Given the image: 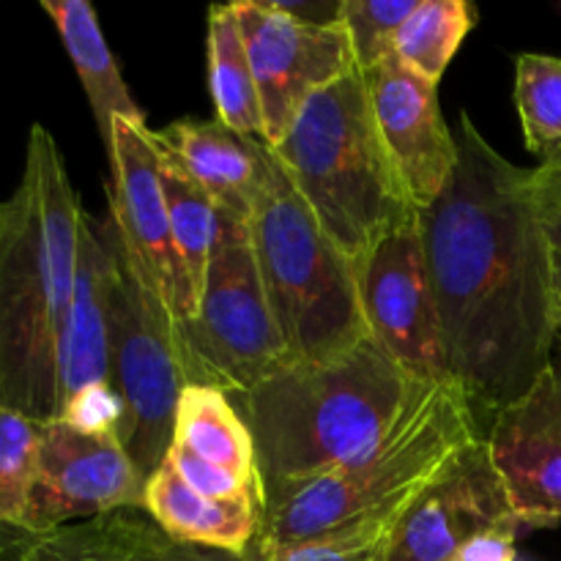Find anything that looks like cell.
Segmentation results:
<instances>
[{
    "instance_id": "1",
    "label": "cell",
    "mask_w": 561,
    "mask_h": 561,
    "mask_svg": "<svg viewBox=\"0 0 561 561\" xmlns=\"http://www.w3.org/2000/svg\"><path fill=\"white\" fill-rule=\"evenodd\" d=\"M458 168L420 211L449 378L480 422L524 398L557 351V296L535 203L518 168L460 115Z\"/></svg>"
},
{
    "instance_id": "2",
    "label": "cell",
    "mask_w": 561,
    "mask_h": 561,
    "mask_svg": "<svg viewBox=\"0 0 561 561\" xmlns=\"http://www.w3.org/2000/svg\"><path fill=\"white\" fill-rule=\"evenodd\" d=\"M82 211L58 142L33 124L20 184L0 203V411L33 422L60 414Z\"/></svg>"
},
{
    "instance_id": "3",
    "label": "cell",
    "mask_w": 561,
    "mask_h": 561,
    "mask_svg": "<svg viewBox=\"0 0 561 561\" xmlns=\"http://www.w3.org/2000/svg\"><path fill=\"white\" fill-rule=\"evenodd\" d=\"M425 387L367 337L340 359L288 362L230 400L252 433L263 493H272L376 449Z\"/></svg>"
},
{
    "instance_id": "4",
    "label": "cell",
    "mask_w": 561,
    "mask_h": 561,
    "mask_svg": "<svg viewBox=\"0 0 561 561\" xmlns=\"http://www.w3.org/2000/svg\"><path fill=\"white\" fill-rule=\"evenodd\" d=\"M474 438L480 422L455 383H431L370 453L316 480L263 493L252 546L285 548L394 529L405 510Z\"/></svg>"
},
{
    "instance_id": "5",
    "label": "cell",
    "mask_w": 561,
    "mask_h": 561,
    "mask_svg": "<svg viewBox=\"0 0 561 561\" xmlns=\"http://www.w3.org/2000/svg\"><path fill=\"white\" fill-rule=\"evenodd\" d=\"M272 153L354 272L387 230L416 211L378 135L359 69L316 93Z\"/></svg>"
},
{
    "instance_id": "6",
    "label": "cell",
    "mask_w": 561,
    "mask_h": 561,
    "mask_svg": "<svg viewBox=\"0 0 561 561\" xmlns=\"http://www.w3.org/2000/svg\"><path fill=\"white\" fill-rule=\"evenodd\" d=\"M261 162L250 233L272 316L294 362L340 359L370 337L356 272L266 142Z\"/></svg>"
},
{
    "instance_id": "7",
    "label": "cell",
    "mask_w": 561,
    "mask_h": 561,
    "mask_svg": "<svg viewBox=\"0 0 561 561\" xmlns=\"http://www.w3.org/2000/svg\"><path fill=\"white\" fill-rule=\"evenodd\" d=\"M104 228L113 252L107 337L110 389L118 398L121 409L115 436L131 463L148 480L168 458L175 409L186 387L179 332L159 296L131 263L113 219H104Z\"/></svg>"
},
{
    "instance_id": "8",
    "label": "cell",
    "mask_w": 561,
    "mask_h": 561,
    "mask_svg": "<svg viewBox=\"0 0 561 561\" xmlns=\"http://www.w3.org/2000/svg\"><path fill=\"white\" fill-rule=\"evenodd\" d=\"M186 387L247 392L290 359L268 307L252 250L250 219L219 208V233L208 261L197 316L179 332Z\"/></svg>"
},
{
    "instance_id": "9",
    "label": "cell",
    "mask_w": 561,
    "mask_h": 561,
    "mask_svg": "<svg viewBox=\"0 0 561 561\" xmlns=\"http://www.w3.org/2000/svg\"><path fill=\"white\" fill-rule=\"evenodd\" d=\"M356 285L370 337L420 383H453L422 247L420 211L387 230L356 268Z\"/></svg>"
},
{
    "instance_id": "10",
    "label": "cell",
    "mask_w": 561,
    "mask_h": 561,
    "mask_svg": "<svg viewBox=\"0 0 561 561\" xmlns=\"http://www.w3.org/2000/svg\"><path fill=\"white\" fill-rule=\"evenodd\" d=\"M233 9L261 99L263 140L274 148L316 93L356 71L354 47L340 22L307 25L268 0H241Z\"/></svg>"
},
{
    "instance_id": "11",
    "label": "cell",
    "mask_w": 561,
    "mask_h": 561,
    "mask_svg": "<svg viewBox=\"0 0 561 561\" xmlns=\"http://www.w3.org/2000/svg\"><path fill=\"white\" fill-rule=\"evenodd\" d=\"M146 482L115 433L82 431L66 420L42 422L22 529L47 535L77 520L142 507Z\"/></svg>"
},
{
    "instance_id": "12",
    "label": "cell",
    "mask_w": 561,
    "mask_h": 561,
    "mask_svg": "<svg viewBox=\"0 0 561 561\" xmlns=\"http://www.w3.org/2000/svg\"><path fill=\"white\" fill-rule=\"evenodd\" d=\"M107 153L113 164L110 219L137 272L146 277L164 310L170 312L175 332H181L195 321L201 296L175 247L162 179H159V157L148 137V126L115 118Z\"/></svg>"
},
{
    "instance_id": "13",
    "label": "cell",
    "mask_w": 561,
    "mask_h": 561,
    "mask_svg": "<svg viewBox=\"0 0 561 561\" xmlns=\"http://www.w3.org/2000/svg\"><path fill=\"white\" fill-rule=\"evenodd\" d=\"M513 520L518 515L493 466L491 447L485 438H474L405 510L389 540L387 561H453L471 537Z\"/></svg>"
},
{
    "instance_id": "14",
    "label": "cell",
    "mask_w": 561,
    "mask_h": 561,
    "mask_svg": "<svg viewBox=\"0 0 561 561\" xmlns=\"http://www.w3.org/2000/svg\"><path fill=\"white\" fill-rule=\"evenodd\" d=\"M365 75L378 135L416 211L431 206L458 168V140L438 107L436 82L387 55Z\"/></svg>"
},
{
    "instance_id": "15",
    "label": "cell",
    "mask_w": 561,
    "mask_h": 561,
    "mask_svg": "<svg viewBox=\"0 0 561 561\" xmlns=\"http://www.w3.org/2000/svg\"><path fill=\"white\" fill-rule=\"evenodd\" d=\"M485 442L524 529L561 524V356L502 411Z\"/></svg>"
},
{
    "instance_id": "16",
    "label": "cell",
    "mask_w": 561,
    "mask_h": 561,
    "mask_svg": "<svg viewBox=\"0 0 561 561\" xmlns=\"http://www.w3.org/2000/svg\"><path fill=\"white\" fill-rule=\"evenodd\" d=\"M148 137L159 159L195 181L217 208L250 219L261 186L263 140L236 135L217 118L175 121L159 131L148 129Z\"/></svg>"
},
{
    "instance_id": "17",
    "label": "cell",
    "mask_w": 561,
    "mask_h": 561,
    "mask_svg": "<svg viewBox=\"0 0 561 561\" xmlns=\"http://www.w3.org/2000/svg\"><path fill=\"white\" fill-rule=\"evenodd\" d=\"M25 561H247L170 537L142 507L115 510L38 535Z\"/></svg>"
},
{
    "instance_id": "18",
    "label": "cell",
    "mask_w": 561,
    "mask_h": 561,
    "mask_svg": "<svg viewBox=\"0 0 561 561\" xmlns=\"http://www.w3.org/2000/svg\"><path fill=\"white\" fill-rule=\"evenodd\" d=\"M110 268H113V252H110L104 219L96 222L91 214L82 211L75 305H71L64 383H60V414H64L66 405L75 403L82 394L110 387Z\"/></svg>"
},
{
    "instance_id": "19",
    "label": "cell",
    "mask_w": 561,
    "mask_h": 561,
    "mask_svg": "<svg viewBox=\"0 0 561 561\" xmlns=\"http://www.w3.org/2000/svg\"><path fill=\"white\" fill-rule=\"evenodd\" d=\"M142 510L175 540L214 551L244 553L261 529L263 499L203 496L181 480L170 460H164L148 477Z\"/></svg>"
},
{
    "instance_id": "20",
    "label": "cell",
    "mask_w": 561,
    "mask_h": 561,
    "mask_svg": "<svg viewBox=\"0 0 561 561\" xmlns=\"http://www.w3.org/2000/svg\"><path fill=\"white\" fill-rule=\"evenodd\" d=\"M42 9L55 22V31L69 53L77 77H80L104 148H110V140H113L115 118L146 126V115L131 96L118 69V60L107 47V38L102 36L93 5L85 0H42Z\"/></svg>"
},
{
    "instance_id": "21",
    "label": "cell",
    "mask_w": 561,
    "mask_h": 561,
    "mask_svg": "<svg viewBox=\"0 0 561 561\" xmlns=\"http://www.w3.org/2000/svg\"><path fill=\"white\" fill-rule=\"evenodd\" d=\"M173 444L195 458L230 471L247 485H261L252 433L228 392L192 383L184 387L175 409Z\"/></svg>"
},
{
    "instance_id": "22",
    "label": "cell",
    "mask_w": 561,
    "mask_h": 561,
    "mask_svg": "<svg viewBox=\"0 0 561 561\" xmlns=\"http://www.w3.org/2000/svg\"><path fill=\"white\" fill-rule=\"evenodd\" d=\"M208 88L217 121L236 135L263 140V113L255 75L233 3L208 9ZM266 142V140H263Z\"/></svg>"
},
{
    "instance_id": "23",
    "label": "cell",
    "mask_w": 561,
    "mask_h": 561,
    "mask_svg": "<svg viewBox=\"0 0 561 561\" xmlns=\"http://www.w3.org/2000/svg\"><path fill=\"white\" fill-rule=\"evenodd\" d=\"M474 22L477 14L466 0H420L400 27L394 55L438 85Z\"/></svg>"
},
{
    "instance_id": "24",
    "label": "cell",
    "mask_w": 561,
    "mask_h": 561,
    "mask_svg": "<svg viewBox=\"0 0 561 561\" xmlns=\"http://www.w3.org/2000/svg\"><path fill=\"white\" fill-rule=\"evenodd\" d=\"M159 157V153H157ZM159 179H162L164 203H168L170 228L175 247L184 261L186 274L195 285L197 296L203 294L208 261H211L214 241L219 233V208L201 186L186 179L175 164L159 159Z\"/></svg>"
},
{
    "instance_id": "25",
    "label": "cell",
    "mask_w": 561,
    "mask_h": 561,
    "mask_svg": "<svg viewBox=\"0 0 561 561\" xmlns=\"http://www.w3.org/2000/svg\"><path fill=\"white\" fill-rule=\"evenodd\" d=\"M515 107L526 148L540 159L561 153V58L526 53L515 60Z\"/></svg>"
},
{
    "instance_id": "26",
    "label": "cell",
    "mask_w": 561,
    "mask_h": 561,
    "mask_svg": "<svg viewBox=\"0 0 561 561\" xmlns=\"http://www.w3.org/2000/svg\"><path fill=\"white\" fill-rule=\"evenodd\" d=\"M42 422L0 411V526H20L31 499Z\"/></svg>"
},
{
    "instance_id": "27",
    "label": "cell",
    "mask_w": 561,
    "mask_h": 561,
    "mask_svg": "<svg viewBox=\"0 0 561 561\" xmlns=\"http://www.w3.org/2000/svg\"><path fill=\"white\" fill-rule=\"evenodd\" d=\"M420 0H343L340 25L354 47L356 69L367 71L394 53L400 27Z\"/></svg>"
},
{
    "instance_id": "28",
    "label": "cell",
    "mask_w": 561,
    "mask_h": 561,
    "mask_svg": "<svg viewBox=\"0 0 561 561\" xmlns=\"http://www.w3.org/2000/svg\"><path fill=\"white\" fill-rule=\"evenodd\" d=\"M394 529L362 531V535L327 537V540L299 542L285 548H257L244 551L247 561H387L389 540Z\"/></svg>"
},
{
    "instance_id": "29",
    "label": "cell",
    "mask_w": 561,
    "mask_h": 561,
    "mask_svg": "<svg viewBox=\"0 0 561 561\" xmlns=\"http://www.w3.org/2000/svg\"><path fill=\"white\" fill-rule=\"evenodd\" d=\"M535 203L551 261L553 296H557V348L561 356V153L542 159L535 168Z\"/></svg>"
},
{
    "instance_id": "30",
    "label": "cell",
    "mask_w": 561,
    "mask_h": 561,
    "mask_svg": "<svg viewBox=\"0 0 561 561\" xmlns=\"http://www.w3.org/2000/svg\"><path fill=\"white\" fill-rule=\"evenodd\" d=\"M524 526L518 520L482 531L471 537L453 561H518V537Z\"/></svg>"
},
{
    "instance_id": "31",
    "label": "cell",
    "mask_w": 561,
    "mask_h": 561,
    "mask_svg": "<svg viewBox=\"0 0 561 561\" xmlns=\"http://www.w3.org/2000/svg\"><path fill=\"white\" fill-rule=\"evenodd\" d=\"M268 5L307 25H334L340 22V5L343 0H305V3H288V0H268Z\"/></svg>"
},
{
    "instance_id": "32",
    "label": "cell",
    "mask_w": 561,
    "mask_h": 561,
    "mask_svg": "<svg viewBox=\"0 0 561 561\" xmlns=\"http://www.w3.org/2000/svg\"><path fill=\"white\" fill-rule=\"evenodd\" d=\"M36 537L20 526H0V561H25Z\"/></svg>"
},
{
    "instance_id": "33",
    "label": "cell",
    "mask_w": 561,
    "mask_h": 561,
    "mask_svg": "<svg viewBox=\"0 0 561 561\" xmlns=\"http://www.w3.org/2000/svg\"><path fill=\"white\" fill-rule=\"evenodd\" d=\"M518 561H524V559H518Z\"/></svg>"
}]
</instances>
